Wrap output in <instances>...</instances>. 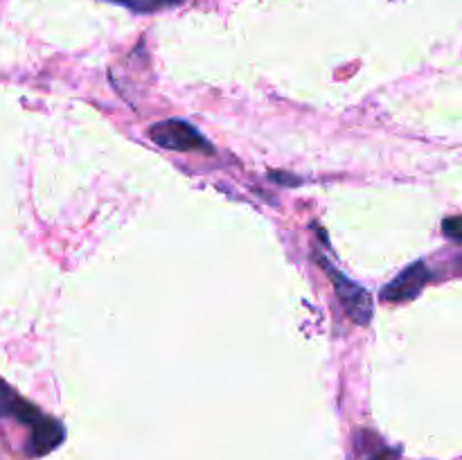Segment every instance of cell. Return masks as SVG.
Segmentation results:
<instances>
[{
    "label": "cell",
    "mask_w": 462,
    "mask_h": 460,
    "mask_svg": "<svg viewBox=\"0 0 462 460\" xmlns=\"http://www.w3.org/2000/svg\"><path fill=\"white\" fill-rule=\"evenodd\" d=\"M429 278V266L424 262H415V264L406 266L400 275L391 280L386 287L382 289V300L386 302H409L420 296L424 287H427Z\"/></svg>",
    "instance_id": "3"
},
{
    "label": "cell",
    "mask_w": 462,
    "mask_h": 460,
    "mask_svg": "<svg viewBox=\"0 0 462 460\" xmlns=\"http://www.w3.org/2000/svg\"><path fill=\"white\" fill-rule=\"evenodd\" d=\"M0 415H12V418L21 419V422L32 424L39 413H36L34 406H30L27 401H23L7 383L0 379Z\"/></svg>",
    "instance_id": "5"
},
{
    "label": "cell",
    "mask_w": 462,
    "mask_h": 460,
    "mask_svg": "<svg viewBox=\"0 0 462 460\" xmlns=\"http://www.w3.org/2000/svg\"><path fill=\"white\" fill-rule=\"evenodd\" d=\"M149 138L171 152H208L210 144L192 124L183 120H162L149 129Z\"/></svg>",
    "instance_id": "2"
},
{
    "label": "cell",
    "mask_w": 462,
    "mask_h": 460,
    "mask_svg": "<svg viewBox=\"0 0 462 460\" xmlns=\"http://www.w3.org/2000/svg\"><path fill=\"white\" fill-rule=\"evenodd\" d=\"M319 260L320 264H323L328 278L332 280L334 291H337L346 314L350 316L355 323L368 325L370 318H373V298H370V293L365 291L359 282H355V280H350L347 275H343L341 271L334 269L332 262H328L325 257H319Z\"/></svg>",
    "instance_id": "1"
},
{
    "label": "cell",
    "mask_w": 462,
    "mask_h": 460,
    "mask_svg": "<svg viewBox=\"0 0 462 460\" xmlns=\"http://www.w3.org/2000/svg\"><path fill=\"white\" fill-rule=\"evenodd\" d=\"M63 437H66V431H63L61 422L39 415V418L32 422V437L27 449H30L32 455H43L48 454V451L57 449L63 442Z\"/></svg>",
    "instance_id": "4"
},
{
    "label": "cell",
    "mask_w": 462,
    "mask_h": 460,
    "mask_svg": "<svg viewBox=\"0 0 462 460\" xmlns=\"http://www.w3.org/2000/svg\"><path fill=\"white\" fill-rule=\"evenodd\" d=\"M460 219L458 216H451V219H445V224H442V228H445V235L447 237H451L454 242H460Z\"/></svg>",
    "instance_id": "7"
},
{
    "label": "cell",
    "mask_w": 462,
    "mask_h": 460,
    "mask_svg": "<svg viewBox=\"0 0 462 460\" xmlns=\"http://www.w3.org/2000/svg\"><path fill=\"white\" fill-rule=\"evenodd\" d=\"M113 3H120L131 9H140V12H152V9L165 7V5L179 3V0H113Z\"/></svg>",
    "instance_id": "6"
}]
</instances>
